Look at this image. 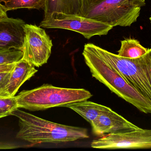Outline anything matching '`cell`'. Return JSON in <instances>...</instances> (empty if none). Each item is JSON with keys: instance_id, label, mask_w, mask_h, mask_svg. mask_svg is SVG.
Segmentation results:
<instances>
[{"instance_id": "1", "label": "cell", "mask_w": 151, "mask_h": 151, "mask_svg": "<svg viewBox=\"0 0 151 151\" xmlns=\"http://www.w3.org/2000/svg\"><path fill=\"white\" fill-rule=\"evenodd\" d=\"M12 115L19 119L17 138L32 145L63 143L89 138L87 129L49 121L19 108L12 112Z\"/></svg>"}, {"instance_id": "2", "label": "cell", "mask_w": 151, "mask_h": 151, "mask_svg": "<svg viewBox=\"0 0 151 151\" xmlns=\"http://www.w3.org/2000/svg\"><path fill=\"white\" fill-rule=\"evenodd\" d=\"M85 64L92 77L103 83L112 92L145 113H151V104L91 47L85 44L83 51Z\"/></svg>"}, {"instance_id": "3", "label": "cell", "mask_w": 151, "mask_h": 151, "mask_svg": "<svg viewBox=\"0 0 151 151\" xmlns=\"http://www.w3.org/2000/svg\"><path fill=\"white\" fill-rule=\"evenodd\" d=\"M145 0H83L81 16L112 27L136 22Z\"/></svg>"}, {"instance_id": "4", "label": "cell", "mask_w": 151, "mask_h": 151, "mask_svg": "<svg viewBox=\"0 0 151 151\" xmlns=\"http://www.w3.org/2000/svg\"><path fill=\"white\" fill-rule=\"evenodd\" d=\"M90 45L101 58L151 104V48L140 57L128 59L111 53L92 43Z\"/></svg>"}, {"instance_id": "5", "label": "cell", "mask_w": 151, "mask_h": 151, "mask_svg": "<svg viewBox=\"0 0 151 151\" xmlns=\"http://www.w3.org/2000/svg\"><path fill=\"white\" fill-rule=\"evenodd\" d=\"M92 96L89 91L84 89L58 87L46 84L31 90H23L15 98L18 108L33 111L64 107Z\"/></svg>"}, {"instance_id": "6", "label": "cell", "mask_w": 151, "mask_h": 151, "mask_svg": "<svg viewBox=\"0 0 151 151\" xmlns=\"http://www.w3.org/2000/svg\"><path fill=\"white\" fill-rule=\"evenodd\" d=\"M40 26L75 31L89 40L95 35H106L113 27L80 15L54 12L44 17Z\"/></svg>"}, {"instance_id": "7", "label": "cell", "mask_w": 151, "mask_h": 151, "mask_svg": "<svg viewBox=\"0 0 151 151\" xmlns=\"http://www.w3.org/2000/svg\"><path fill=\"white\" fill-rule=\"evenodd\" d=\"M24 31L22 59L36 67L42 66L51 55L52 40L45 30L36 25L26 24Z\"/></svg>"}, {"instance_id": "8", "label": "cell", "mask_w": 151, "mask_h": 151, "mask_svg": "<svg viewBox=\"0 0 151 151\" xmlns=\"http://www.w3.org/2000/svg\"><path fill=\"white\" fill-rule=\"evenodd\" d=\"M91 147L94 149H151V129H138L130 132L105 135L93 140Z\"/></svg>"}, {"instance_id": "9", "label": "cell", "mask_w": 151, "mask_h": 151, "mask_svg": "<svg viewBox=\"0 0 151 151\" xmlns=\"http://www.w3.org/2000/svg\"><path fill=\"white\" fill-rule=\"evenodd\" d=\"M92 132L98 136L137 130L139 127L106 107L91 124Z\"/></svg>"}, {"instance_id": "10", "label": "cell", "mask_w": 151, "mask_h": 151, "mask_svg": "<svg viewBox=\"0 0 151 151\" xmlns=\"http://www.w3.org/2000/svg\"><path fill=\"white\" fill-rule=\"evenodd\" d=\"M25 24L20 19L8 17L0 20V50H22Z\"/></svg>"}, {"instance_id": "11", "label": "cell", "mask_w": 151, "mask_h": 151, "mask_svg": "<svg viewBox=\"0 0 151 151\" xmlns=\"http://www.w3.org/2000/svg\"><path fill=\"white\" fill-rule=\"evenodd\" d=\"M38 72L35 66L22 59L15 63L5 91L4 97H14L21 86Z\"/></svg>"}, {"instance_id": "12", "label": "cell", "mask_w": 151, "mask_h": 151, "mask_svg": "<svg viewBox=\"0 0 151 151\" xmlns=\"http://www.w3.org/2000/svg\"><path fill=\"white\" fill-rule=\"evenodd\" d=\"M83 0H47L44 17L54 12L81 16Z\"/></svg>"}, {"instance_id": "13", "label": "cell", "mask_w": 151, "mask_h": 151, "mask_svg": "<svg viewBox=\"0 0 151 151\" xmlns=\"http://www.w3.org/2000/svg\"><path fill=\"white\" fill-rule=\"evenodd\" d=\"M64 107L74 111L91 125L106 106L86 100L69 104Z\"/></svg>"}, {"instance_id": "14", "label": "cell", "mask_w": 151, "mask_h": 151, "mask_svg": "<svg viewBox=\"0 0 151 151\" xmlns=\"http://www.w3.org/2000/svg\"><path fill=\"white\" fill-rule=\"evenodd\" d=\"M121 46L118 51V55L122 57L137 58L145 55L149 50L141 45L139 41L136 39H125L121 41Z\"/></svg>"}, {"instance_id": "15", "label": "cell", "mask_w": 151, "mask_h": 151, "mask_svg": "<svg viewBox=\"0 0 151 151\" xmlns=\"http://www.w3.org/2000/svg\"><path fill=\"white\" fill-rule=\"evenodd\" d=\"M47 0H0V4L7 12L19 9L44 10Z\"/></svg>"}, {"instance_id": "16", "label": "cell", "mask_w": 151, "mask_h": 151, "mask_svg": "<svg viewBox=\"0 0 151 151\" xmlns=\"http://www.w3.org/2000/svg\"><path fill=\"white\" fill-rule=\"evenodd\" d=\"M23 57V51L21 50H0V65L15 64L21 60Z\"/></svg>"}, {"instance_id": "17", "label": "cell", "mask_w": 151, "mask_h": 151, "mask_svg": "<svg viewBox=\"0 0 151 151\" xmlns=\"http://www.w3.org/2000/svg\"><path fill=\"white\" fill-rule=\"evenodd\" d=\"M18 108L15 96L14 97H0V118L12 115V112Z\"/></svg>"}, {"instance_id": "18", "label": "cell", "mask_w": 151, "mask_h": 151, "mask_svg": "<svg viewBox=\"0 0 151 151\" xmlns=\"http://www.w3.org/2000/svg\"><path fill=\"white\" fill-rule=\"evenodd\" d=\"M11 72L0 73V97H2L3 94L5 91L9 80Z\"/></svg>"}, {"instance_id": "19", "label": "cell", "mask_w": 151, "mask_h": 151, "mask_svg": "<svg viewBox=\"0 0 151 151\" xmlns=\"http://www.w3.org/2000/svg\"><path fill=\"white\" fill-rule=\"evenodd\" d=\"M15 64V63L9 64L1 65H0V73L11 72L13 70Z\"/></svg>"}, {"instance_id": "20", "label": "cell", "mask_w": 151, "mask_h": 151, "mask_svg": "<svg viewBox=\"0 0 151 151\" xmlns=\"http://www.w3.org/2000/svg\"><path fill=\"white\" fill-rule=\"evenodd\" d=\"M7 12L4 9L1 4H0V20L6 18L8 17Z\"/></svg>"}, {"instance_id": "21", "label": "cell", "mask_w": 151, "mask_h": 151, "mask_svg": "<svg viewBox=\"0 0 151 151\" xmlns=\"http://www.w3.org/2000/svg\"><path fill=\"white\" fill-rule=\"evenodd\" d=\"M150 22H151V17H150Z\"/></svg>"}]
</instances>
